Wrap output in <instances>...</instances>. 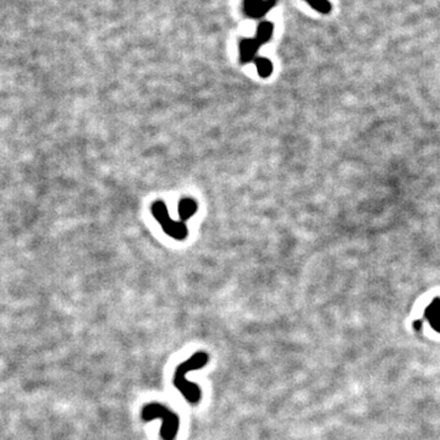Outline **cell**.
<instances>
[{
  "label": "cell",
  "instance_id": "7",
  "mask_svg": "<svg viewBox=\"0 0 440 440\" xmlns=\"http://www.w3.org/2000/svg\"><path fill=\"white\" fill-rule=\"evenodd\" d=\"M427 317L435 330L440 331V300H435L427 308Z\"/></svg>",
  "mask_w": 440,
  "mask_h": 440
},
{
  "label": "cell",
  "instance_id": "2",
  "mask_svg": "<svg viewBox=\"0 0 440 440\" xmlns=\"http://www.w3.org/2000/svg\"><path fill=\"white\" fill-rule=\"evenodd\" d=\"M142 418L145 420H152L154 418H162V434L164 440H174L179 431L180 420L178 414L165 408L159 403H149L142 411Z\"/></svg>",
  "mask_w": 440,
  "mask_h": 440
},
{
  "label": "cell",
  "instance_id": "4",
  "mask_svg": "<svg viewBox=\"0 0 440 440\" xmlns=\"http://www.w3.org/2000/svg\"><path fill=\"white\" fill-rule=\"evenodd\" d=\"M163 229L167 232L169 236L174 237L176 240H184L187 236V228L184 223L181 221H174L169 220L168 223L163 224Z\"/></svg>",
  "mask_w": 440,
  "mask_h": 440
},
{
  "label": "cell",
  "instance_id": "6",
  "mask_svg": "<svg viewBox=\"0 0 440 440\" xmlns=\"http://www.w3.org/2000/svg\"><path fill=\"white\" fill-rule=\"evenodd\" d=\"M274 5H275V0H262V2H259L258 4H257L256 7L247 14V15L254 19L263 18L264 15H267L268 11L272 9Z\"/></svg>",
  "mask_w": 440,
  "mask_h": 440
},
{
  "label": "cell",
  "instance_id": "11",
  "mask_svg": "<svg viewBox=\"0 0 440 440\" xmlns=\"http://www.w3.org/2000/svg\"><path fill=\"white\" fill-rule=\"evenodd\" d=\"M309 7L313 8L318 13L329 14L331 10V4L328 0H304Z\"/></svg>",
  "mask_w": 440,
  "mask_h": 440
},
{
  "label": "cell",
  "instance_id": "12",
  "mask_svg": "<svg viewBox=\"0 0 440 440\" xmlns=\"http://www.w3.org/2000/svg\"><path fill=\"white\" fill-rule=\"evenodd\" d=\"M259 2H262V0H243V9H245L246 14L250 13Z\"/></svg>",
  "mask_w": 440,
  "mask_h": 440
},
{
  "label": "cell",
  "instance_id": "1",
  "mask_svg": "<svg viewBox=\"0 0 440 440\" xmlns=\"http://www.w3.org/2000/svg\"><path fill=\"white\" fill-rule=\"evenodd\" d=\"M209 356L208 353L201 352L195 353L192 357H190L187 361L181 363L176 368L175 375H174V385L179 389V391L184 395V397L189 401L190 403H198L201 398V389L197 384H193L187 380L186 374L190 370L199 369L208 363Z\"/></svg>",
  "mask_w": 440,
  "mask_h": 440
},
{
  "label": "cell",
  "instance_id": "10",
  "mask_svg": "<svg viewBox=\"0 0 440 440\" xmlns=\"http://www.w3.org/2000/svg\"><path fill=\"white\" fill-rule=\"evenodd\" d=\"M256 66L257 71H258L259 76L262 77H268L273 71V65L272 62L267 58H257L256 59Z\"/></svg>",
  "mask_w": 440,
  "mask_h": 440
},
{
  "label": "cell",
  "instance_id": "8",
  "mask_svg": "<svg viewBox=\"0 0 440 440\" xmlns=\"http://www.w3.org/2000/svg\"><path fill=\"white\" fill-rule=\"evenodd\" d=\"M273 30H274V27H273L272 22H268V21L262 22V24L258 26V30H257L256 40L258 41V42L261 44L267 43L268 41L272 38Z\"/></svg>",
  "mask_w": 440,
  "mask_h": 440
},
{
  "label": "cell",
  "instance_id": "9",
  "mask_svg": "<svg viewBox=\"0 0 440 440\" xmlns=\"http://www.w3.org/2000/svg\"><path fill=\"white\" fill-rule=\"evenodd\" d=\"M152 212H153L154 218L159 221L160 224H165L170 220V217H169V212L167 206H165L163 202H156L152 207Z\"/></svg>",
  "mask_w": 440,
  "mask_h": 440
},
{
  "label": "cell",
  "instance_id": "5",
  "mask_svg": "<svg viewBox=\"0 0 440 440\" xmlns=\"http://www.w3.org/2000/svg\"><path fill=\"white\" fill-rule=\"evenodd\" d=\"M197 210V203L193 199H182L179 204V214L182 220L190 219Z\"/></svg>",
  "mask_w": 440,
  "mask_h": 440
},
{
  "label": "cell",
  "instance_id": "3",
  "mask_svg": "<svg viewBox=\"0 0 440 440\" xmlns=\"http://www.w3.org/2000/svg\"><path fill=\"white\" fill-rule=\"evenodd\" d=\"M261 43L256 38H246L240 44V58L242 63H250L254 59L257 52H258Z\"/></svg>",
  "mask_w": 440,
  "mask_h": 440
}]
</instances>
